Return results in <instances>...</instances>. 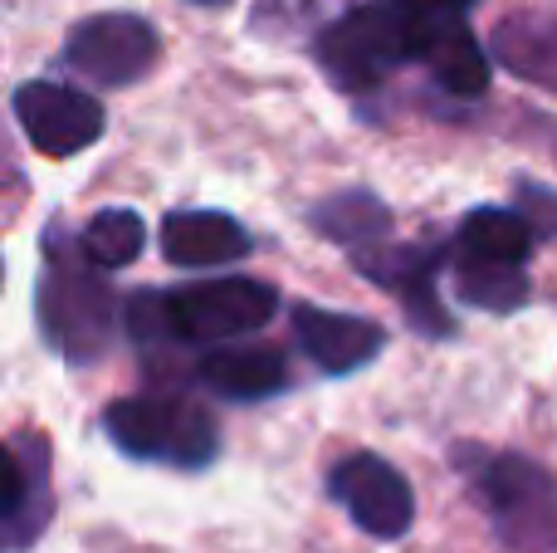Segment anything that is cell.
Segmentation results:
<instances>
[{"mask_svg": "<svg viewBox=\"0 0 557 553\" xmlns=\"http://www.w3.org/2000/svg\"><path fill=\"white\" fill-rule=\"evenodd\" d=\"M35 304H39L45 339L69 362H94L113 343V329H117L113 290L103 284V274L88 260V250L64 241V225L49 231V265H45Z\"/></svg>", "mask_w": 557, "mask_h": 553, "instance_id": "obj_1", "label": "cell"}, {"mask_svg": "<svg viewBox=\"0 0 557 553\" xmlns=\"http://www.w3.org/2000/svg\"><path fill=\"white\" fill-rule=\"evenodd\" d=\"M113 446H123L137 460H166L182 470H201L215 460L221 437L206 407L176 392H147V397H123L103 417Z\"/></svg>", "mask_w": 557, "mask_h": 553, "instance_id": "obj_2", "label": "cell"}, {"mask_svg": "<svg viewBox=\"0 0 557 553\" xmlns=\"http://www.w3.org/2000/svg\"><path fill=\"white\" fill-rule=\"evenodd\" d=\"M313 54H318V64H323V74L333 78L343 94H367V88L382 84L396 64L411 59L406 15L392 0L357 5L313 39Z\"/></svg>", "mask_w": 557, "mask_h": 553, "instance_id": "obj_3", "label": "cell"}, {"mask_svg": "<svg viewBox=\"0 0 557 553\" xmlns=\"http://www.w3.org/2000/svg\"><path fill=\"white\" fill-rule=\"evenodd\" d=\"M274 284L250 274H225V280H196L166 294L172 314V339L182 343H235L240 333H255L274 319Z\"/></svg>", "mask_w": 557, "mask_h": 553, "instance_id": "obj_4", "label": "cell"}, {"mask_svg": "<svg viewBox=\"0 0 557 553\" xmlns=\"http://www.w3.org/2000/svg\"><path fill=\"white\" fill-rule=\"evenodd\" d=\"M480 495L513 549H557V486L529 456H494L480 470Z\"/></svg>", "mask_w": 557, "mask_h": 553, "instance_id": "obj_5", "label": "cell"}, {"mask_svg": "<svg viewBox=\"0 0 557 553\" xmlns=\"http://www.w3.org/2000/svg\"><path fill=\"white\" fill-rule=\"evenodd\" d=\"M64 64L78 69L84 78L108 88L137 84L147 69L157 64V29L143 15H88L69 29L64 39Z\"/></svg>", "mask_w": 557, "mask_h": 553, "instance_id": "obj_6", "label": "cell"}, {"mask_svg": "<svg viewBox=\"0 0 557 553\" xmlns=\"http://www.w3.org/2000/svg\"><path fill=\"white\" fill-rule=\"evenodd\" d=\"M327 490L352 515V525L372 539H401L416 519V495L406 486V476L392 460L372 456V451L337 460L333 476H327Z\"/></svg>", "mask_w": 557, "mask_h": 553, "instance_id": "obj_7", "label": "cell"}, {"mask_svg": "<svg viewBox=\"0 0 557 553\" xmlns=\"http://www.w3.org/2000/svg\"><path fill=\"white\" fill-rule=\"evenodd\" d=\"M15 118L25 127L29 147L45 157H74L103 137V108L98 98L78 94L54 78H29L15 88Z\"/></svg>", "mask_w": 557, "mask_h": 553, "instance_id": "obj_8", "label": "cell"}, {"mask_svg": "<svg viewBox=\"0 0 557 553\" xmlns=\"http://www.w3.org/2000/svg\"><path fill=\"white\" fill-rule=\"evenodd\" d=\"M401 15L406 35H411V59L431 69L445 94L474 98L490 88V59L460 10H401Z\"/></svg>", "mask_w": 557, "mask_h": 553, "instance_id": "obj_9", "label": "cell"}, {"mask_svg": "<svg viewBox=\"0 0 557 553\" xmlns=\"http://www.w3.org/2000/svg\"><path fill=\"white\" fill-rule=\"evenodd\" d=\"M5 544L25 549L49 525V441L35 431H20L5 446Z\"/></svg>", "mask_w": 557, "mask_h": 553, "instance_id": "obj_10", "label": "cell"}, {"mask_svg": "<svg viewBox=\"0 0 557 553\" xmlns=\"http://www.w3.org/2000/svg\"><path fill=\"white\" fill-rule=\"evenodd\" d=\"M294 339H298V348L313 358V368L357 372L382 353L386 333H382V323L357 319V314H333V309L298 304L294 309Z\"/></svg>", "mask_w": 557, "mask_h": 553, "instance_id": "obj_11", "label": "cell"}, {"mask_svg": "<svg viewBox=\"0 0 557 553\" xmlns=\"http://www.w3.org/2000/svg\"><path fill=\"white\" fill-rule=\"evenodd\" d=\"M162 255L182 270H215L250 255V235L221 211H172L162 221Z\"/></svg>", "mask_w": 557, "mask_h": 553, "instance_id": "obj_12", "label": "cell"}, {"mask_svg": "<svg viewBox=\"0 0 557 553\" xmlns=\"http://www.w3.org/2000/svg\"><path fill=\"white\" fill-rule=\"evenodd\" d=\"M196 378L231 402H264L288 382V358L274 343H221L196 362Z\"/></svg>", "mask_w": 557, "mask_h": 553, "instance_id": "obj_13", "label": "cell"}, {"mask_svg": "<svg viewBox=\"0 0 557 553\" xmlns=\"http://www.w3.org/2000/svg\"><path fill=\"white\" fill-rule=\"evenodd\" d=\"M494 59L523 84H539L557 94V20L543 15H513L494 29Z\"/></svg>", "mask_w": 557, "mask_h": 553, "instance_id": "obj_14", "label": "cell"}, {"mask_svg": "<svg viewBox=\"0 0 557 553\" xmlns=\"http://www.w3.org/2000/svg\"><path fill=\"white\" fill-rule=\"evenodd\" d=\"M460 255H470V260H484V265H519L533 255V241H539V231H533L529 221H523V211H499V206H480V211H470L460 221Z\"/></svg>", "mask_w": 557, "mask_h": 553, "instance_id": "obj_15", "label": "cell"}, {"mask_svg": "<svg viewBox=\"0 0 557 553\" xmlns=\"http://www.w3.org/2000/svg\"><path fill=\"white\" fill-rule=\"evenodd\" d=\"M313 225L327 241L343 245L352 260L392 241V211H386L372 192H337L333 201H323L313 211Z\"/></svg>", "mask_w": 557, "mask_h": 553, "instance_id": "obj_16", "label": "cell"}, {"mask_svg": "<svg viewBox=\"0 0 557 553\" xmlns=\"http://www.w3.org/2000/svg\"><path fill=\"white\" fill-rule=\"evenodd\" d=\"M455 290H460V299L474 304V309L513 314L529 299V274H523L519 265H484V260L460 255V265H455Z\"/></svg>", "mask_w": 557, "mask_h": 553, "instance_id": "obj_17", "label": "cell"}, {"mask_svg": "<svg viewBox=\"0 0 557 553\" xmlns=\"http://www.w3.org/2000/svg\"><path fill=\"white\" fill-rule=\"evenodd\" d=\"M84 250L94 265H103V270H123V265H133L137 255H143L147 245V225L137 211H98L94 221L84 225Z\"/></svg>", "mask_w": 557, "mask_h": 553, "instance_id": "obj_18", "label": "cell"}, {"mask_svg": "<svg viewBox=\"0 0 557 553\" xmlns=\"http://www.w3.org/2000/svg\"><path fill=\"white\" fill-rule=\"evenodd\" d=\"M343 0H260L250 15L255 35H270V39H294V35H323L333 20H343Z\"/></svg>", "mask_w": 557, "mask_h": 553, "instance_id": "obj_19", "label": "cell"}, {"mask_svg": "<svg viewBox=\"0 0 557 553\" xmlns=\"http://www.w3.org/2000/svg\"><path fill=\"white\" fill-rule=\"evenodd\" d=\"M123 319H127V333H133L137 343H166V339H172L166 294H157V290L133 294V299H127V309H123Z\"/></svg>", "mask_w": 557, "mask_h": 553, "instance_id": "obj_20", "label": "cell"}, {"mask_svg": "<svg viewBox=\"0 0 557 553\" xmlns=\"http://www.w3.org/2000/svg\"><path fill=\"white\" fill-rule=\"evenodd\" d=\"M519 192H523V206L539 216V225H533V231H543V225L553 231V225H557V196L543 192V186H533V182H519Z\"/></svg>", "mask_w": 557, "mask_h": 553, "instance_id": "obj_21", "label": "cell"}, {"mask_svg": "<svg viewBox=\"0 0 557 553\" xmlns=\"http://www.w3.org/2000/svg\"><path fill=\"white\" fill-rule=\"evenodd\" d=\"M191 5H225V0H191Z\"/></svg>", "mask_w": 557, "mask_h": 553, "instance_id": "obj_22", "label": "cell"}]
</instances>
